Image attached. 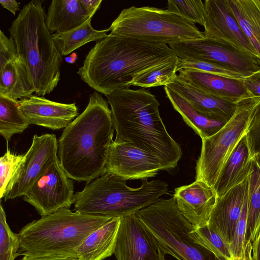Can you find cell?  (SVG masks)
<instances>
[{
	"label": "cell",
	"mask_w": 260,
	"mask_h": 260,
	"mask_svg": "<svg viewBox=\"0 0 260 260\" xmlns=\"http://www.w3.org/2000/svg\"><path fill=\"white\" fill-rule=\"evenodd\" d=\"M178 72L177 77L180 79L215 98L235 103L252 98L242 80L227 78L193 70L183 69Z\"/></svg>",
	"instance_id": "19"
},
{
	"label": "cell",
	"mask_w": 260,
	"mask_h": 260,
	"mask_svg": "<svg viewBox=\"0 0 260 260\" xmlns=\"http://www.w3.org/2000/svg\"><path fill=\"white\" fill-rule=\"evenodd\" d=\"M167 87L186 99L204 114L218 121L228 122L235 114L238 103L207 94L180 79L177 75Z\"/></svg>",
	"instance_id": "20"
},
{
	"label": "cell",
	"mask_w": 260,
	"mask_h": 260,
	"mask_svg": "<svg viewBox=\"0 0 260 260\" xmlns=\"http://www.w3.org/2000/svg\"><path fill=\"white\" fill-rule=\"evenodd\" d=\"M252 253L254 260H260V233L252 243Z\"/></svg>",
	"instance_id": "43"
},
{
	"label": "cell",
	"mask_w": 260,
	"mask_h": 260,
	"mask_svg": "<svg viewBox=\"0 0 260 260\" xmlns=\"http://www.w3.org/2000/svg\"><path fill=\"white\" fill-rule=\"evenodd\" d=\"M113 217L73 212L61 208L27 223L19 231V255H60L77 258L86 238Z\"/></svg>",
	"instance_id": "5"
},
{
	"label": "cell",
	"mask_w": 260,
	"mask_h": 260,
	"mask_svg": "<svg viewBox=\"0 0 260 260\" xmlns=\"http://www.w3.org/2000/svg\"><path fill=\"white\" fill-rule=\"evenodd\" d=\"M91 18L70 31L52 34L55 45L61 55H67L85 44L100 41L108 35L109 28L103 30L94 29L91 24Z\"/></svg>",
	"instance_id": "27"
},
{
	"label": "cell",
	"mask_w": 260,
	"mask_h": 260,
	"mask_svg": "<svg viewBox=\"0 0 260 260\" xmlns=\"http://www.w3.org/2000/svg\"><path fill=\"white\" fill-rule=\"evenodd\" d=\"M114 254L117 260H166V253L135 214L121 218Z\"/></svg>",
	"instance_id": "14"
},
{
	"label": "cell",
	"mask_w": 260,
	"mask_h": 260,
	"mask_svg": "<svg viewBox=\"0 0 260 260\" xmlns=\"http://www.w3.org/2000/svg\"><path fill=\"white\" fill-rule=\"evenodd\" d=\"M178 60L139 76L131 85L146 88L165 86L172 83L177 75Z\"/></svg>",
	"instance_id": "31"
},
{
	"label": "cell",
	"mask_w": 260,
	"mask_h": 260,
	"mask_svg": "<svg viewBox=\"0 0 260 260\" xmlns=\"http://www.w3.org/2000/svg\"><path fill=\"white\" fill-rule=\"evenodd\" d=\"M183 69L199 71L235 80H242L246 77L241 72L218 63L199 59L178 58L177 71Z\"/></svg>",
	"instance_id": "32"
},
{
	"label": "cell",
	"mask_w": 260,
	"mask_h": 260,
	"mask_svg": "<svg viewBox=\"0 0 260 260\" xmlns=\"http://www.w3.org/2000/svg\"><path fill=\"white\" fill-rule=\"evenodd\" d=\"M178 59L166 44L108 35L91 48L77 72L105 95L129 88L139 76Z\"/></svg>",
	"instance_id": "1"
},
{
	"label": "cell",
	"mask_w": 260,
	"mask_h": 260,
	"mask_svg": "<svg viewBox=\"0 0 260 260\" xmlns=\"http://www.w3.org/2000/svg\"><path fill=\"white\" fill-rule=\"evenodd\" d=\"M77 55L75 53H73L70 57L66 58V61L70 63H74L77 59Z\"/></svg>",
	"instance_id": "45"
},
{
	"label": "cell",
	"mask_w": 260,
	"mask_h": 260,
	"mask_svg": "<svg viewBox=\"0 0 260 260\" xmlns=\"http://www.w3.org/2000/svg\"><path fill=\"white\" fill-rule=\"evenodd\" d=\"M57 154L58 141L54 134L35 135L23 161L7 187L5 201L25 195L46 171L59 160Z\"/></svg>",
	"instance_id": "11"
},
{
	"label": "cell",
	"mask_w": 260,
	"mask_h": 260,
	"mask_svg": "<svg viewBox=\"0 0 260 260\" xmlns=\"http://www.w3.org/2000/svg\"><path fill=\"white\" fill-rule=\"evenodd\" d=\"M80 2L89 14L94 15L99 9L102 0H80Z\"/></svg>",
	"instance_id": "40"
},
{
	"label": "cell",
	"mask_w": 260,
	"mask_h": 260,
	"mask_svg": "<svg viewBox=\"0 0 260 260\" xmlns=\"http://www.w3.org/2000/svg\"><path fill=\"white\" fill-rule=\"evenodd\" d=\"M260 105V99L248 98L238 103L232 118L213 136L202 139L196 167V180L213 187L221 170L240 140L246 135Z\"/></svg>",
	"instance_id": "9"
},
{
	"label": "cell",
	"mask_w": 260,
	"mask_h": 260,
	"mask_svg": "<svg viewBox=\"0 0 260 260\" xmlns=\"http://www.w3.org/2000/svg\"><path fill=\"white\" fill-rule=\"evenodd\" d=\"M236 260H254L253 257L252 253V243L249 242L248 243L246 252L245 255L243 257L240 259H238Z\"/></svg>",
	"instance_id": "44"
},
{
	"label": "cell",
	"mask_w": 260,
	"mask_h": 260,
	"mask_svg": "<svg viewBox=\"0 0 260 260\" xmlns=\"http://www.w3.org/2000/svg\"><path fill=\"white\" fill-rule=\"evenodd\" d=\"M160 170H167L158 157L127 143H116L110 147L105 172H110L126 180L146 179Z\"/></svg>",
	"instance_id": "15"
},
{
	"label": "cell",
	"mask_w": 260,
	"mask_h": 260,
	"mask_svg": "<svg viewBox=\"0 0 260 260\" xmlns=\"http://www.w3.org/2000/svg\"><path fill=\"white\" fill-rule=\"evenodd\" d=\"M24 154L12 152L7 147L5 153L0 158V198H4L7 187L20 164Z\"/></svg>",
	"instance_id": "35"
},
{
	"label": "cell",
	"mask_w": 260,
	"mask_h": 260,
	"mask_svg": "<svg viewBox=\"0 0 260 260\" xmlns=\"http://www.w3.org/2000/svg\"><path fill=\"white\" fill-rule=\"evenodd\" d=\"M21 260H78V258L60 255H46L39 256H23Z\"/></svg>",
	"instance_id": "41"
},
{
	"label": "cell",
	"mask_w": 260,
	"mask_h": 260,
	"mask_svg": "<svg viewBox=\"0 0 260 260\" xmlns=\"http://www.w3.org/2000/svg\"><path fill=\"white\" fill-rule=\"evenodd\" d=\"M94 15L89 14L80 0H53L45 17V23L51 34L62 33L77 28Z\"/></svg>",
	"instance_id": "23"
},
{
	"label": "cell",
	"mask_w": 260,
	"mask_h": 260,
	"mask_svg": "<svg viewBox=\"0 0 260 260\" xmlns=\"http://www.w3.org/2000/svg\"><path fill=\"white\" fill-rule=\"evenodd\" d=\"M240 26L260 56V0H228Z\"/></svg>",
	"instance_id": "26"
},
{
	"label": "cell",
	"mask_w": 260,
	"mask_h": 260,
	"mask_svg": "<svg viewBox=\"0 0 260 260\" xmlns=\"http://www.w3.org/2000/svg\"><path fill=\"white\" fill-rule=\"evenodd\" d=\"M204 35L220 43L260 56L236 19L228 0H206Z\"/></svg>",
	"instance_id": "13"
},
{
	"label": "cell",
	"mask_w": 260,
	"mask_h": 260,
	"mask_svg": "<svg viewBox=\"0 0 260 260\" xmlns=\"http://www.w3.org/2000/svg\"><path fill=\"white\" fill-rule=\"evenodd\" d=\"M33 92L34 86L19 58L0 70V95L17 100L27 98Z\"/></svg>",
	"instance_id": "25"
},
{
	"label": "cell",
	"mask_w": 260,
	"mask_h": 260,
	"mask_svg": "<svg viewBox=\"0 0 260 260\" xmlns=\"http://www.w3.org/2000/svg\"><path fill=\"white\" fill-rule=\"evenodd\" d=\"M1 5L10 11L13 15L19 10V3L14 0H0Z\"/></svg>",
	"instance_id": "42"
},
{
	"label": "cell",
	"mask_w": 260,
	"mask_h": 260,
	"mask_svg": "<svg viewBox=\"0 0 260 260\" xmlns=\"http://www.w3.org/2000/svg\"><path fill=\"white\" fill-rule=\"evenodd\" d=\"M167 9L180 15L194 24L204 25L205 5L201 0H169Z\"/></svg>",
	"instance_id": "34"
},
{
	"label": "cell",
	"mask_w": 260,
	"mask_h": 260,
	"mask_svg": "<svg viewBox=\"0 0 260 260\" xmlns=\"http://www.w3.org/2000/svg\"><path fill=\"white\" fill-rule=\"evenodd\" d=\"M260 233V171L254 166L249 176L247 201L246 246L252 243Z\"/></svg>",
	"instance_id": "29"
},
{
	"label": "cell",
	"mask_w": 260,
	"mask_h": 260,
	"mask_svg": "<svg viewBox=\"0 0 260 260\" xmlns=\"http://www.w3.org/2000/svg\"><path fill=\"white\" fill-rule=\"evenodd\" d=\"M29 125L19 109V101L0 95V134L7 143Z\"/></svg>",
	"instance_id": "28"
},
{
	"label": "cell",
	"mask_w": 260,
	"mask_h": 260,
	"mask_svg": "<svg viewBox=\"0 0 260 260\" xmlns=\"http://www.w3.org/2000/svg\"><path fill=\"white\" fill-rule=\"evenodd\" d=\"M242 81L251 97L260 99V70L243 78Z\"/></svg>",
	"instance_id": "39"
},
{
	"label": "cell",
	"mask_w": 260,
	"mask_h": 260,
	"mask_svg": "<svg viewBox=\"0 0 260 260\" xmlns=\"http://www.w3.org/2000/svg\"><path fill=\"white\" fill-rule=\"evenodd\" d=\"M20 239L6 221V215L2 204L0 206V260H14L19 255Z\"/></svg>",
	"instance_id": "33"
},
{
	"label": "cell",
	"mask_w": 260,
	"mask_h": 260,
	"mask_svg": "<svg viewBox=\"0 0 260 260\" xmlns=\"http://www.w3.org/2000/svg\"><path fill=\"white\" fill-rule=\"evenodd\" d=\"M74 184L59 165L54 163L23 196L41 216L73 204Z\"/></svg>",
	"instance_id": "12"
},
{
	"label": "cell",
	"mask_w": 260,
	"mask_h": 260,
	"mask_svg": "<svg viewBox=\"0 0 260 260\" xmlns=\"http://www.w3.org/2000/svg\"><path fill=\"white\" fill-rule=\"evenodd\" d=\"M135 214L166 254L177 260H220L195 240L191 233L194 226L179 210L173 197L159 198Z\"/></svg>",
	"instance_id": "7"
},
{
	"label": "cell",
	"mask_w": 260,
	"mask_h": 260,
	"mask_svg": "<svg viewBox=\"0 0 260 260\" xmlns=\"http://www.w3.org/2000/svg\"><path fill=\"white\" fill-rule=\"evenodd\" d=\"M15 43L11 37L8 38L0 31V70L9 63L18 59Z\"/></svg>",
	"instance_id": "38"
},
{
	"label": "cell",
	"mask_w": 260,
	"mask_h": 260,
	"mask_svg": "<svg viewBox=\"0 0 260 260\" xmlns=\"http://www.w3.org/2000/svg\"><path fill=\"white\" fill-rule=\"evenodd\" d=\"M173 198L177 208L196 227L208 223L217 196L206 183L196 180L175 189Z\"/></svg>",
	"instance_id": "17"
},
{
	"label": "cell",
	"mask_w": 260,
	"mask_h": 260,
	"mask_svg": "<svg viewBox=\"0 0 260 260\" xmlns=\"http://www.w3.org/2000/svg\"><path fill=\"white\" fill-rule=\"evenodd\" d=\"M251 158L260 170V105L245 135Z\"/></svg>",
	"instance_id": "37"
},
{
	"label": "cell",
	"mask_w": 260,
	"mask_h": 260,
	"mask_svg": "<svg viewBox=\"0 0 260 260\" xmlns=\"http://www.w3.org/2000/svg\"><path fill=\"white\" fill-rule=\"evenodd\" d=\"M42 1L23 6L9 31L19 59L26 67L38 96L51 93L60 80L62 55L45 23Z\"/></svg>",
	"instance_id": "4"
},
{
	"label": "cell",
	"mask_w": 260,
	"mask_h": 260,
	"mask_svg": "<svg viewBox=\"0 0 260 260\" xmlns=\"http://www.w3.org/2000/svg\"><path fill=\"white\" fill-rule=\"evenodd\" d=\"M259 171H260V170H259Z\"/></svg>",
	"instance_id": "46"
},
{
	"label": "cell",
	"mask_w": 260,
	"mask_h": 260,
	"mask_svg": "<svg viewBox=\"0 0 260 260\" xmlns=\"http://www.w3.org/2000/svg\"><path fill=\"white\" fill-rule=\"evenodd\" d=\"M109 29L114 36L166 45L205 38L195 24L180 15L148 6L122 10Z\"/></svg>",
	"instance_id": "8"
},
{
	"label": "cell",
	"mask_w": 260,
	"mask_h": 260,
	"mask_svg": "<svg viewBox=\"0 0 260 260\" xmlns=\"http://www.w3.org/2000/svg\"><path fill=\"white\" fill-rule=\"evenodd\" d=\"M249 187V177L217 197L208 224L229 245L241 216Z\"/></svg>",
	"instance_id": "18"
},
{
	"label": "cell",
	"mask_w": 260,
	"mask_h": 260,
	"mask_svg": "<svg viewBox=\"0 0 260 260\" xmlns=\"http://www.w3.org/2000/svg\"><path fill=\"white\" fill-rule=\"evenodd\" d=\"M110 106L116 143H127L159 158L167 171L182 156L160 116L159 103L148 90L119 89L106 95Z\"/></svg>",
	"instance_id": "3"
},
{
	"label": "cell",
	"mask_w": 260,
	"mask_h": 260,
	"mask_svg": "<svg viewBox=\"0 0 260 260\" xmlns=\"http://www.w3.org/2000/svg\"><path fill=\"white\" fill-rule=\"evenodd\" d=\"M126 181L113 173L105 172L74 194V211L123 218L155 203L167 193V183L160 180H142L138 188L128 186Z\"/></svg>",
	"instance_id": "6"
},
{
	"label": "cell",
	"mask_w": 260,
	"mask_h": 260,
	"mask_svg": "<svg viewBox=\"0 0 260 260\" xmlns=\"http://www.w3.org/2000/svg\"><path fill=\"white\" fill-rule=\"evenodd\" d=\"M164 89L174 109L202 139L215 134L227 123L204 114L186 99L166 86H164Z\"/></svg>",
	"instance_id": "24"
},
{
	"label": "cell",
	"mask_w": 260,
	"mask_h": 260,
	"mask_svg": "<svg viewBox=\"0 0 260 260\" xmlns=\"http://www.w3.org/2000/svg\"><path fill=\"white\" fill-rule=\"evenodd\" d=\"M254 166L245 135L224 165L213 187L217 197L223 196L245 180L253 172Z\"/></svg>",
	"instance_id": "21"
},
{
	"label": "cell",
	"mask_w": 260,
	"mask_h": 260,
	"mask_svg": "<svg viewBox=\"0 0 260 260\" xmlns=\"http://www.w3.org/2000/svg\"><path fill=\"white\" fill-rule=\"evenodd\" d=\"M120 217H113L91 233L78 247V260H104L114 254Z\"/></svg>",
	"instance_id": "22"
},
{
	"label": "cell",
	"mask_w": 260,
	"mask_h": 260,
	"mask_svg": "<svg viewBox=\"0 0 260 260\" xmlns=\"http://www.w3.org/2000/svg\"><path fill=\"white\" fill-rule=\"evenodd\" d=\"M180 59H193L218 63L241 72L246 77L260 70V58L220 43L213 39L180 42L169 44Z\"/></svg>",
	"instance_id": "10"
},
{
	"label": "cell",
	"mask_w": 260,
	"mask_h": 260,
	"mask_svg": "<svg viewBox=\"0 0 260 260\" xmlns=\"http://www.w3.org/2000/svg\"><path fill=\"white\" fill-rule=\"evenodd\" d=\"M108 102L97 91L58 140L59 165L72 180L87 183L105 172L114 128Z\"/></svg>",
	"instance_id": "2"
},
{
	"label": "cell",
	"mask_w": 260,
	"mask_h": 260,
	"mask_svg": "<svg viewBox=\"0 0 260 260\" xmlns=\"http://www.w3.org/2000/svg\"><path fill=\"white\" fill-rule=\"evenodd\" d=\"M19 109L29 124L52 130L65 128L78 116L75 103L64 104L31 95L19 101Z\"/></svg>",
	"instance_id": "16"
},
{
	"label": "cell",
	"mask_w": 260,
	"mask_h": 260,
	"mask_svg": "<svg viewBox=\"0 0 260 260\" xmlns=\"http://www.w3.org/2000/svg\"><path fill=\"white\" fill-rule=\"evenodd\" d=\"M195 240L220 260H233L230 245L208 223L191 232Z\"/></svg>",
	"instance_id": "30"
},
{
	"label": "cell",
	"mask_w": 260,
	"mask_h": 260,
	"mask_svg": "<svg viewBox=\"0 0 260 260\" xmlns=\"http://www.w3.org/2000/svg\"><path fill=\"white\" fill-rule=\"evenodd\" d=\"M247 195L248 192L245 198L241 216L237 223L230 244L233 260L242 258L244 256L246 252Z\"/></svg>",
	"instance_id": "36"
}]
</instances>
